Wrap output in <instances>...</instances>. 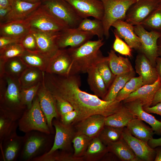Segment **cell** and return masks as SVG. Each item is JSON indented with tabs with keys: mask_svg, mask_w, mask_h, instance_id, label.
<instances>
[{
	"mask_svg": "<svg viewBox=\"0 0 161 161\" xmlns=\"http://www.w3.org/2000/svg\"><path fill=\"white\" fill-rule=\"evenodd\" d=\"M43 82L53 95L67 100L77 112L78 116L74 125L93 114L106 117L117 112L123 105L121 102L116 100L105 101L81 90L78 74L64 76L45 72Z\"/></svg>",
	"mask_w": 161,
	"mask_h": 161,
	"instance_id": "6da1fadb",
	"label": "cell"
},
{
	"mask_svg": "<svg viewBox=\"0 0 161 161\" xmlns=\"http://www.w3.org/2000/svg\"><path fill=\"white\" fill-rule=\"evenodd\" d=\"M103 39L90 40L78 47L67 49L75 74L87 73L91 68L107 58L103 56L100 50L104 44Z\"/></svg>",
	"mask_w": 161,
	"mask_h": 161,
	"instance_id": "7a4b0ae2",
	"label": "cell"
},
{
	"mask_svg": "<svg viewBox=\"0 0 161 161\" xmlns=\"http://www.w3.org/2000/svg\"><path fill=\"white\" fill-rule=\"evenodd\" d=\"M23 145L18 160L21 161H32L34 159L48 152L54 140L52 134L37 131L25 133Z\"/></svg>",
	"mask_w": 161,
	"mask_h": 161,
	"instance_id": "3957f363",
	"label": "cell"
},
{
	"mask_svg": "<svg viewBox=\"0 0 161 161\" xmlns=\"http://www.w3.org/2000/svg\"><path fill=\"white\" fill-rule=\"evenodd\" d=\"M18 79L5 74L0 78V109L23 114L27 108L21 100Z\"/></svg>",
	"mask_w": 161,
	"mask_h": 161,
	"instance_id": "277c9868",
	"label": "cell"
},
{
	"mask_svg": "<svg viewBox=\"0 0 161 161\" xmlns=\"http://www.w3.org/2000/svg\"><path fill=\"white\" fill-rule=\"evenodd\" d=\"M19 130L24 133L37 131L47 134H52L46 117L41 110L37 95L31 107L26 109L18 121Z\"/></svg>",
	"mask_w": 161,
	"mask_h": 161,
	"instance_id": "5b68a950",
	"label": "cell"
},
{
	"mask_svg": "<svg viewBox=\"0 0 161 161\" xmlns=\"http://www.w3.org/2000/svg\"><path fill=\"white\" fill-rule=\"evenodd\" d=\"M41 5L67 27L77 28L83 19L65 0H42Z\"/></svg>",
	"mask_w": 161,
	"mask_h": 161,
	"instance_id": "8992f818",
	"label": "cell"
},
{
	"mask_svg": "<svg viewBox=\"0 0 161 161\" xmlns=\"http://www.w3.org/2000/svg\"><path fill=\"white\" fill-rule=\"evenodd\" d=\"M104 7V14L102 20L104 29V35L109 37V29L116 21H125L127 11L138 0H101Z\"/></svg>",
	"mask_w": 161,
	"mask_h": 161,
	"instance_id": "52a82bcc",
	"label": "cell"
},
{
	"mask_svg": "<svg viewBox=\"0 0 161 161\" xmlns=\"http://www.w3.org/2000/svg\"><path fill=\"white\" fill-rule=\"evenodd\" d=\"M25 20L31 29L45 32H60L68 28L50 14L41 4Z\"/></svg>",
	"mask_w": 161,
	"mask_h": 161,
	"instance_id": "ba28073f",
	"label": "cell"
},
{
	"mask_svg": "<svg viewBox=\"0 0 161 161\" xmlns=\"http://www.w3.org/2000/svg\"><path fill=\"white\" fill-rule=\"evenodd\" d=\"M135 33L140 38L141 46L139 51L144 54L155 67L156 60L158 57L157 41L161 32L154 30L148 31L141 24L134 26Z\"/></svg>",
	"mask_w": 161,
	"mask_h": 161,
	"instance_id": "9c48e42d",
	"label": "cell"
},
{
	"mask_svg": "<svg viewBox=\"0 0 161 161\" xmlns=\"http://www.w3.org/2000/svg\"><path fill=\"white\" fill-rule=\"evenodd\" d=\"M52 125L55 130L53 143L50 150L45 154H49L59 150L69 152L76 132L73 125L64 124L59 119H56L53 120Z\"/></svg>",
	"mask_w": 161,
	"mask_h": 161,
	"instance_id": "30bf717a",
	"label": "cell"
},
{
	"mask_svg": "<svg viewBox=\"0 0 161 161\" xmlns=\"http://www.w3.org/2000/svg\"><path fill=\"white\" fill-rule=\"evenodd\" d=\"M45 72L64 76L76 75L73 68L72 59L67 49H59L50 59Z\"/></svg>",
	"mask_w": 161,
	"mask_h": 161,
	"instance_id": "8fae6325",
	"label": "cell"
},
{
	"mask_svg": "<svg viewBox=\"0 0 161 161\" xmlns=\"http://www.w3.org/2000/svg\"><path fill=\"white\" fill-rule=\"evenodd\" d=\"M40 107L47 119L48 125L52 134L54 133L52 121L59 119L60 116L57 111L55 96L45 87L42 82L37 94Z\"/></svg>",
	"mask_w": 161,
	"mask_h": 161,
	"instance_id": "7c38bea8",
	"label": "cell"
},
{
	"mask_svg": "<svg viewBox=\"0 0 161 161\" xmlns=\"http://www.w3.org/2000/svg\"><path fill=\"white\" fill-rule=\"evenodd\" d=\"M93 36L77 28H66L60 32L57 39V44L59 49L68 47H77L90 40Z\"/></svg>",
	"mask_w": 161,
	"mask_h": 161,
	"instance_id": "4fadbf2b",
	"label": "cell"
},
{
	"mask_svg": "<svg viewBox=\"0 0 161 161\" xmlns=\"http://www.w3.org/2000/svg\"><path fill=\"white\" fill-rule=\"evenodd\" d=\"M82 19L93 17L102 20L104 7L101 0H65Z\"/></svg>",
	"mask_w": 161,
	"mask_h": 161,
	"instance_id": "5bb4252c",
	"label": "cell"
},
{
	"mask_svg": "<svg viewBox=\"0 0 161 161\" xmlns=\"http://www.w3.org/2000/svg\"><path fill=\"white\" fill-rule=\"evenodd\" d=\"M159 3L157 0H138L128 10L125 21L133 26L140 24Z\"/></svg>",
	"mask_w": 161,
	"mask_h": 161,
	"instance_id": "9a60e30c",
	"label": "cell"
},
{
	"mask_svg": "<svg viewBox=\"0 0 161 161\" xmlns=\"http://www.w3.org/2000/svg\"><path fill=\"white\" fill-rule=\"evenodd\" d=\"M31 32L36 41L37 51L50 58L59 49L57 44V39L60 32H45L31 29Z\"/></svg>",
	"mask_w": 161,
	"mask_h": 161,
	"instance_id": "2e32d148",
	"label": "cell"
},
{
	"mask_svg": "<svg viewBox=\"0 0 161 161\" xmlns=\"http://www.w3.org/2000/svg\"><path fill=\"white\" fill-rule=\"evenodd\" d=\"M122 137L141 161H154L156 156L155 151L150 146L148 143L133 136L126 127L123 128Z\"/></svg>",
	"mask_w": 161,
	"mask_h": 161,
	"instance_id": "e0dca14e",
	"label": "cell"
},
{
	"mask_svg": "<svg viewBox=\"0 0 161 161\" xmlns=\"http://www.w3.org/2000/svg\"><path fill=\"white\" fill-rule=\"evenodd\" d=\"M106 118L99 114L91 115L75 124L76 131L92 138L98 137L105 126Z\"/></svg>",
	"mask_w": 161,
	"mask_h": 161,
	"instance_id": "ac0fdd59",
	"label": "cell"
},
{
	"mask_svg": "<svg viewBox=\"0 0 161 161\" xmlns=\"http://www.w3.org/2000/svg\"><path fill=\"white\" fill-rule=\"evenodd\" d=\"M161 86V80L159 77L154 83L143 85L131 94L123 101V103L138 101L142 104L143 107L151 106L155 95Z\"/></svg>",
	"mask_w": 161,
	"mask_h": 161,
	"instance_id": "d6986e66",
	"label": "cell"
},
{
	"mask_svg": "<svg viewBox=\"0 0 161 161\" xmlns=\"http://www.w3.org/2000/svg\"><path fill=\"white\" fill-rule=\"evenodd\" d=\"M23 136L17 134L0 143V160L16 161L18 160L23 145Z\"/></svg>",
	"mask_w": 161,
	"mask_h": 161,
	"instance_id": "ffe728a7",
	"label": "cell"
},
{
	"mask_svg": "<svg viewBox=\"0 0 161 161\" xmlns=\"http://www.w3.org/2000/svg\"><path fill=\"white\" fill-rule=\"evenodd\" d=\"M112 26L115 28L113 32L124 39L131 49L140 50L141 40L135 32L134 26L125 21L118 20L114 22Z\"/></svg>",
	"mask_w": 161,
	"mask_h": 161,
	"instance_id": "44dd1931",
	"label": "cell"
},
{
	"mask_svg": "<svg viewBox=\"0 0 161 161\" xmlns=\"http://www.w3.org/2000/svg\"><path fill=\"white\" fill-rule=\"evenodd\" d=\"M22 114L0 109V142L17 134L18 121Z\"/></svg>",
	"mask_w": 161,
	"mask_h": 161,
	"instance_id": "7402d4cb",
	"label": "cell"
},
{
	"mask_svg": "<svg viewBox=\"0 0 161 161\" xmlns=\"http://www.w3.org/2000/svg\"><path fill=\"white\" fill-rule=\"evenodd\" d=\"M135 69L136 72L142 77L144 85L153 83L158 78L155 67L142 53L138 54L136 57Z\"/></svg>",
	"mask_w": 161,
	"mask_h": 161,
	"instance_id": "603a6c76",
	"label": "cell"
},
{
	"mask_svg": "<svg viewBox=\"0 0 161 161\" xmlns=\"http://www.w3.org/2000/svg\"><path fill=\"white\" fill-rule=\"evenodd\" d=\"M41 4V2L32 3L22 0H13L11 10L3 23L25 20Z\"/></svg>",
	"mask_w": 161,
	"mask_h": 161,
	"instance_id": "cb8c5ba5",
	"label": "cell"
},
{
	"mask_svg": "<svg viewBox=\"0 0 161 161\" xmlns=\"http://www.w3.org/2000/svg\"><path fill=\"white\" fill-rule=\"evenodd\" d=\"M123 104L135 117L149 124L154 134L161 136V121L157 120L150 113L145 111L140 102L133 101Z\"/></svg>",
	"mask_w": 161,
	"mask_h": 161,
	"instance_id": "d4e9b609",
	"label": "cell"
},
{
	"mask_svg": "<svg viewBox=\"0 0 161 161\" xmlns=\"http://www.w3.org/2000/svg\"><path fill=\"white\" fill-rule=\"evenodd\" d=\"M30 28L25 20L0 23V36L21 39L29 33Z\"/></svg>",
	"mask_w": 161,
	"mask_h": 161,
	"instance_id": "484cf974",
	"label": "cell"
},
{
	"mask_svg": "<svg viewBox=\"0 0 161 161\" xmlns=\"http://www.w3.org/2000/svg\"><path fill=\"white\" fill-rule=\"evenodd\" d=\"M108 152L112 153L123 161H141L122 138L107 146Z\"/></svg>",
	"mask_w": 161,
	"mask_h": 161,
	"instance_id": "4316f807",
	"label": "cell"
},
{
	"mask_svg": "<svg viewBox=\"0 0 161 161\" xmlns=\"http://www.w3.org/2000/svg\"><path fill=\"white\" fill-rule=\"evenodd\" d=\"M19 57L27 67L37 68L44 72L46 71L50 59L37 50H26Z\"/></svg>",
	"mask_w": 161,
	"mask_h": 161,
	"instance_id": "83f0119b",
	"label": "cell"
},
{
	"mask_svg": "<svg viewBox=\"0 0 161 161\" xmlns=\"http://www.w3.org/2000/svg\"><path fill=\"white\" fill-rule=\"evenodd\" d=\"M87 73V81L91 90L95 95L103 99L108 89L99 73L97 65L91 68Z\"/></svg>",
	"mask_w": 161,
	"mask_h": 161,
	"instance_id": "f1b7e54d",
	"label": "cell"
},
{
	"mask_svg": "<svg viewBox=\"0 0 161 161\" xmlns=\"http://www.w3.org/2000/svg\"><path fill=\"white\" fill-rule=\"evenodd\" d=\"M126 127L133 136L147 143L153 138L154 134L151 128L136 117L130 122Z\"/></svg>",
	"mask_w": 161,
	"mask_h": 161,
	"instance_id": "f546056e",
	"label": "cell"
},
{
	"mask_svg": "<svg viewBox=\"0 0 161 161\" xmlns=\"http://www.w3.org/2000/svg\"><path fill=\"white\" fill-rule=\"evenodd\" d=\"M27 68L19 57L9 59L5 62L0 61V77L6 74L18 79Z\"/></svg>",
	"mask_w": 161,
	"mask_h": 161,
	"instance_id": "4dcf8cb0",
	"label": "cell"
},
{
	"mask_svg": "<svg viewBox=\"0 0 161 161\" xmlns=\"http://www.w3.org/2000/svg\"><path fill=\"white\" fill-rule=\"evenodd\" d=\"M108 57L109 66L115 76L134 70L128 59L117 55L114 50H111L108 52Z\"/></svg>",
	"mask_w": 161,
	"mask_h": 161,
	"instance_id": "1f68e13d",
	"label": "cell"
},
{
	"mask_svg": "<svg viewBox=\"0 0 161 161\" xmlns=\"http://www.w3.org/2000/svg\"><path fill=\"white\" fill-rule=\"evenodd\" d=\"M135 117L123 104L117 112L106 117L105 126L124 128Z\"/></svg>",
	"mask_w": 161,
	"mask_h": 161,
	"instance_id": "d6a6232c",
	"label": "cell"
},
{
	"mask_svg": "<svg viewBox=\"0 0 161 161\" xmlns=\"http://www.w3.org/2000/svg\"><path fill=\"white\" fill-rule=\"evenodd\" d=\"M108 152L107 146L97 137L92 139L83 157L84 161H97Z\"/></svg>",
	"mask_w": 161,
	"mask_h": 161,
	"instance_id": "836d02e7",
	"label": "cell"
},
{
	"mask_svg": "<svg viewBox=\"0 0 161 161\" xmlns=\"http://www.w3.org/2000/svg\"><path fill=\"white\" fill-rule=\"evenodd\" d=\"M134 70L123 74L116 75L104 98L103 99L106 101L116 100L119 92L124 87L126 83L132 78L134 77Z\"/></svg>",
	"mask_w": 161,
	"mask_h": 161,
	"instance_id": "e575fe53",
	"label": "cell"
},
{
	"mask_svg": "<svg viewBox=\"0 0 161 161\" xmlns=\"http://www.w3.org/2000/svg\"><path fill=\"white\" fill-rule=\"evenodd\" d=\"M44 72L37 68L27 67L18 79L21 88L30 87L41 82Z\"/></svg>",
	"mask_w": 161,
	"mask_h": 161,
	"instance_id": "d590c367",
	"label": "cell"
},
{
	"mask_svg": "<svg viewBox=\"0 0 161 161\" xmlns=\"http://www.w3.org/2000/svg\"><path fill=\"white\" fill-rule=\"evenodd\" d=\"M77 28L80 30L90 33L94 35L97 36L99 39H103L104 36L103 23L100 20L83 18Z\"/></svg>",
	"mask_w": 161,
	"mask_h": 161,
	"instance_id": "8d00e7d4",
	"label": "cell"
},
{
	"mask_svg": "<svg viewBox=\"0 0 161 161\" xmlns=\"http://www.w3.org/2000/svg\"><path fill=\"white\" fill-rule=\"evenodd\" d=\"M123 128L105 126L98 137L103 143L107 146L123 138Z\"/></svg>",
	"mask_w": 161,
	"mask_h": 161,
	"instance_id": "74e56055",
	"label": "cell"
},
{
	"mask_svg": "<svg viewBox=\"0 0 161 161\" xmlns=\"http://www.w3.org/2000/svg\"><path fill=\"white\" fill-rule=\"evenodd\" d=\"M140 24L145 28L161 32V2Z\"/></svg>",
	"mask_w": 161,
	"mask_h": 161,
	"instance_id": "f35d334b",
	"label": "cell"
},
{
	"mask_svg": "<svg viewBox=\"0 0 161 161\" xmlns=\"http://www.w3.org/2000/svg\"><path fill=\"white\" fill-rule=\"evenodd\" d=\"M93 138L76 131L72 140L74 149L73 156L76 157H82L86 151Z\"/></svg>",
	"mask_w": 161,
	"mask_h": 161,
	"instance_id": "ab89813d",
	"label": "cell"
},
{
	"mask_svg": "<svg viewBox=\"0 0 161 161\" xmlns=\"http://www.w3.org/2000/svg\"><path fill=\"white\" fill-rule=\"evenodd\" d=\"M144 85L142 77H133L129 80L124 87L118 93L116 100L121 102L127 98L129 95Z\"/></svg>",
	"mask_w": 161,
	"mask_h": 161,
	"instance_id": "60d3db41",
	"label": "cell"
},
{
	"mask_svg": "<svg viewBox=\"0 0 161 161\" xmlns=\"http://www.w3.org/2000/svg\"><path fill=\"white\" fill-rule=\"evenodd\" d=\"M25 49L20 43L13 44L0 49V61L5 62L8 60L19 57Z\"/></svg>",
	"mask_w": 161,
	"mask_h": 161,
	"instance_id": "b9f144b4",
	"label": "cell"
},
{
	"mask_svg": "<svg viewBox=\"0 0 161 161\" xmlns=\"http://www.w3.org/2000/svg\"><path fill=\"white\" fill-rule=\"evenodd\" d=\"M97 66L99 73L108 89L116 76L113 74L110 68L108 56L105 59L98 63Z\"/></svg>",
	"mask_w": 161,
	"mask_h": 161,
	"instance_id": "7bdbcfd3",
	"label": "cell"
},
{
	"mask_svg": "<svg viewBox=\"0 0 161 161\" xmlns=\"http://www.w3.org/2000/svg\"><path fill=\"white\" fill-rule=\"evenodd\" d=\"M44 161H83V157H74L68 152L57 150L51 154H45L43 157Z\"/></svg>",
	"mask_w": 161,
	"mask_h": 161,
	"instance_id": "ee69618b",
	"label": "cell"
},
{
	"mask_svg": "<svg viewBox=\"0 0 161 161\" xmlns=\"http://www.w3.org/2000/svg\"><path fill=\"white\" fill-rule=\"evenodd\" d=\"M42 82L32 87L21 89V95L22 101L27 109H29L31 107L33 100L37 95Z\"/></svg>",
	"mask_w": 161,
	"mask_h": 161,
	"instance_id": "f6af8a7d",
	"label": "cell"
},
{
	"mask_svg": "<svg viewBox=\"0 0 161 161\" xmlns=\"http://www.w3.org/2000/svg\"><path fill=\"white\" fill-rule=\"evenodd\" d=\"M113 33L115 37L113 45L114 50L120 54L131 57L132 55L131 48L116 33Z\"/></svg>",
	"mask_w": 161,
	"mask_h": 161,
	"instance_id": "bcb514c9",
	"label": "cell"
},
{
	"mask_svg": "<svg viewBox=\"0 0 161 161\" xmlns=\"http://www.w3.org/2000/svg\"><path fill=\"white\" fill-rule=\"evenodd\" d=\"M20 43L25 50L30 51L37 50L35 38L30 31L21 39Z\"/></svg>",
	"mask_w": 161,
	"mask_h": 161,
	"instance_id": "7dc6e473",
	"label": "cell"
},
{
	"mask_svg": "<svg viewBox=\"0 0 161 161\" xmlns=\"http://www.w3.org/2000/svg\"><path fill=\"white\" fill-rule=\"evenodd\" d=\"M54 96L56 100L57 111L60 116L74 110L72 106L67 100L60 97Z\"/></svg>",
	"mask_w": 161,
	"mask_h": 161,
	"instance_id": "c3c4849f",
	"label": "cell"
},
{
	"mask_svg": "<svg viewBox=\"0 0 161 161\" xmlns=\"http://www.w3.org/2000/svg\"><path fill=\"white\" fill-rule=\"evenodd\" d=\"M77 116V112L73 110L61 115L59 120L64 124L73 125Z\"/></svg>",
	"mask_w": 161,
	"mask_h": 161,
	"instance_id": "681fc988",
	"label": "cell"
},
{
	"mask_svg": "<svg viewBox=\"0 0 161 161\" xmlns=\"http://www.w3.org/2000/svg\"><path fill=\"white\" fill-rule=\"evenodd\" d=\"M21 39H17L9 37L0 36V49L10 45L20 43Z\"/></svg>",
	"mask_w": 161,
	"mask_h": 161,
	"instance_id": "f907efd6",
	"label": "cell"
},
{
	"mask_svg": "<svg viewBox=\"0 0 161 161\" xmlns=\"http://www.w3.org/2000/svg\"><path fill=\"white\" fill-rule=\"evenodd\" d=\"M143 108L144 110L148 113L156 114L161 117V102L152 106Z\"/></svg>",
	"mask_w": 161,
	"mask_h": 161,
	"instance_id": "816d5d0a",
	"label": "cell"
},
{
	"mask_svg": "<svg viewBox=\"0 0 161 161\" xmlns=\"http://www.w3.org/2000/svg\"><path fill=\"white\" fill-rule=\"evenodd\" d=\"M11 6L3 8H0V23H3L10 11Z\"/></svg>",
	"mask_w": 161,
	"mask_h": 161,
	"instance_id": "f5cc1de1",
	"label": "cell"
},
{
	"mask_svg": "<svg viewBox=\"0 0 161 161\" xmlns=\"http://www.w3.org/2000/svg\"><path fill=\"white\" fill-rule=\"evenodd\" d=\"M148 145L152 148L154 149L157 147L161 146V137L155 139L153 138L149 140L148 142Z\"/></svg>",
	"mask_w": 161,
	"mask_h": 161,
	"instance_id": "db71d44e",
	"label": "cell"
},
{
	"mask_svg": "<svg viewBox=\"0 0 161 161\" xmlns=\"http://www.w3.org/2000/svg\"><path fill=\"white\" fill-rule=\"evenodd\" d=\"M160 102H161V86L157 91L151 106H154Z\"/></svg>",
	"mask_w": 161,
	"mask_h": 161,
	"instance_id": "11a10c76",
	"label": "cell"
},
{
	"mask_svg": "<svg viewBox=\"0 0 161 161\" xmlns=\"http://www.w3.org/2000/svg\"><path fill=\"white\" fill-rule=\"evenodd\" d=\"M155 68L159 77L161 80V57L158 56L156 60Z\"/></svg>",
	"mask_w": 161,
	"mask_h": 161,
	"instance_id": "9f6ffc18",
	"label": "cell"
},
{
	"mask_svg": "<svg viewBox=\"0 0 161 161\" xmlns=\"http://www.w3.org/2000/svg\"><path fill=\"white\" fill-rule=\"evenodd\" d=\"M13 0H0V8L11 6Z\"/></svg>",
	"mask_w": 161,
	"mask_h": 161,
	"instance_id": "6f0895ef",
	"label": "cell"
},
{
	"mask_svg": "<svg viewBox=\"0 0 161 161\" xmlns=\"http://www.w3.org/2000/svg\"><path fill=\"white\" fill-rule=\"evenodd\" d=\"M156 153L154 161H161V146L154 148Z\"/></svg>",
	"mask_w": 161,
	"mask_h": 161,
	"instance_id": "680465c9",
	"label": "cell"
},
{
	"mask_svg": "<svg viewBox=\"0 0 161 161\" xmlns=\"http://www.w3.org/2000/svg\"><path fill=\"white\" fill-rule=\"evenodd\" d=\"M24 1L32 3L41 2L42 0H22Z\"/></svg>",
	"mask_w": 161,
	"mask_h": 161,
	"instance_id": "91938a15",
	"label": "cell"
},
{
	"mask_svg": "<svg viewBox=\"0 0 161 161\" xmlns=\"http://www.w3.org/2000/svg\"><path fill=\"white\" fill-rule=\"evenodd\" d=\"M157 54L158 56L161 57V44L158 45Z\"/></svg>",
	"mask_w": 161,
	"mask_h": 161,
	"instance_id": "94428289",
	"label": "cell"
},
{
	"mask_svg": "<svg viewBox=\"0 0 161 161\" xmlns=\"http://www.w3.org/2000/svg\"><path fill=\"white\" fill-rule=\"evenodd\" d=\"M157 43L158 45L161 44V36L158 39L157 41Z\"/></svg>",
	"mask_w": 161,
	"mask_h": 161,
	"instance_id": "6125c7cd",
	"label": "cell"
},
{
	"mask_svg": "<svg viewBox=\"0 0 161 161\" xmlns=\"http://www.w3.org/2000/svg\"><path fill=\"white\" fill-rule=\"evenodd\" d=\"M160 3L161 2V0H157Z\"/></svg>",
	"mask_w": 161,
	"mask_h": 161,
	"instance_id": "be15d7a7",
	"label": "cell"
}]
</instances>
